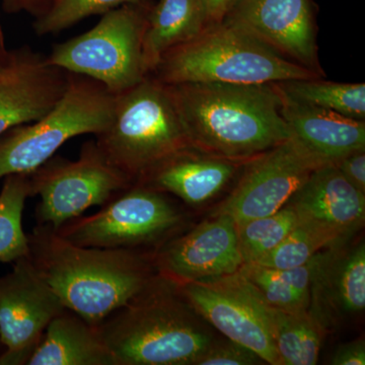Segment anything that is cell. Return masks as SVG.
Instances as JSON below:
<instances>
[{"label":"cell","mask_w":365,"mask_h":365,"mask_svg":"<svg viewBox=\"0 0 365 365\" xmlns=\"http://www.w3.org/2000/svg\"><path fill=\"white\" fill-rule=\"evenodd\" d=\"M192 148L242 162L292 137L276 83L167 85Z\"/></svg>","instance_id":"1"},{"label":"cell","mask_w":365,"mask_h":365,"mask_svg":"<svg viewBox=\"0 0 365 365\" xmlns=\"http://www.w3.org/2000/svg\"><path fill=\"white\" fill-rule=\"evenodd\" d=\"M30 260L63 306L98 326L148 287L155 254L72 244L49 225L28 235Z\"/></svg>","instance_id":"2"},{"label":"cell","mask_w":365,"mask_h":365,"mask_svg":"<svg viewBox=\"0 0 365 365\" xmlns=\"http://www.w3.org/2000/svg\"><path fill=\"white\" fill-rule=\"evenodd\" d=\"M97 327L116 365H197L215 341L177 283L160 273Z\"/></svg>","instance_id":"3"},{"label":"cell","mask_w":365,"mask_h":365,"mask_svg":"<svg viewBox=\"0 0 365 365\" xmlns=\"http://www.w3.org/2000/svg\"><path fill=\"white\" fill-rule=\"evenodd\" d=\"M150 74L165 85H261L322 78L227 20L206 26L193 39L165 53Z\"/></svg>","instance_id":"4"},{"label":"cell","mask_w":365,"mask_h":365,"mask_svg":"<svg viewBox=\"0 0 365 365\" xmlns=\"http://www.w3.org/2000/svg\"><path fill=\"white\" fill-rule=\"evenodd\" d=\"M96 143L132 184H143L163 163L193 150L167 85L151 74L117 95L111 123Z\"/></svg>","instance_id":"5"},{"label":"cell","mask_w":365,"mask_h":365,"mask_svg":"<svg viewBox=\"0 0 365 365\" xmlns=\"http://www.w3.org/2000/svg\"><path fill=\"white\" fill-rule=\"evenodd\" d=\"M116 98L100 81L69 72L68 86L49 112L0 136V179L31 174L73 137L102 133L111 123Z\"/></svg>","instance_id":"6"},{"label":"cell","mask_w":365,"mask_h":365,"mask_svg":"<svg viewBox=\"0 0 365 365\" xmlns=\"http://www.w3.org/2000/svg\"><path fill=\"white\" fill-rule=\"evenodd\" d=\"M150 9L148 1L112 9L88 32L53 46L48 61L100 81L115 95L133 88L148 76L143 42Z\"/></svg>","instance_id":"7"},{"label":"cell","mask_w":365,"mask_h":365,"mask_svg":"<svg viewBox=\"0 0 365 365\" xmlns=\"http://www.w3.org/2000/svg\"><path fill=\"white\" fill-rule=\"evenodd\" d=\"M165 194L146 184H133L95 215L79 216L55 230L81 247L143 252L141 247L158 245L160 250L177 237L185 220Z\"/></svg>","instance_id":"8"},{"label":"cell","mask_w":365,"mask_h":365,"mask_svg":"<svg viewBox=\"0 0 365 365\" xmlns=\"http://www.w3.org/2000/svg\"><path fill=\"white\" fill-rule=\"evenodd\" d=\"M131 185L96 140L86 141L78 160L53 155L31 173V197H40L35 212L37 225L58 230L93 206L102 207Z\"/></svg>","instance_id":"9"},{"label":"cell","mask_w":365,"mask_h":365,"mask_svg":"<svg viewBox=\"0 0 365 365\" xmlns=\"http://www.w3.org/2000/svg\"><path fill=\"white\" fill-rule=\"evenodd\" d=\"M329 165L319 160L294 136L249 160L234 191L218 209L235 225L273 215L314 170Z\"/></svg>","instance_id":"10"},{"label":"cell","mask_w":365,"mask_h":365,"mask_svg":"<svg viewBox=\"0 0 365 365\" xmlns=\"http://www.w3.org/2000/svg\"><path fill=\"white\" fill-rule=\"evenodd\" d=\"M13 264V271L0 277V365H26L66 307L29 257Z\"/></svg>","instance_id":"11"},{"label":"cell","mask_w":365,"mask_h":365,"mask_svg":"<svg viewBox=\"0 0 365 365\" xmlns=\"http://www.w3.org/2000/svg\"><path fill=\"white\" fill-rule=\"evenodd\" d=\"M178 287L203 321L208 322L227 339L246 346L264 362L281 365L272 337L252 304L239 271Z\"/></svg>","instance_id":"12"},{"label":"cell","mask_w":365,"mask_h":365,"mask_svg":"<svg viewBox=\"0 0 365 365\" xmlns=\"http://www.w3.org/2000/svg\"><path fill=\"white\" fill-rule=\"evenodd\" d=\"M155 264L160 275L178 284L237 273L245 261L234 220L217 213L177 235L155 254Z\"/></svg>","instance_id":"13"},{"label":"cell","mask_w":365,"mask_h":365,"mask_svg":"<svg viewBox=\"0 0 365 365\" xmlns=\"http://www.w3.org/2000/svg\"><path fill=\"white\" fill-rule=\"evenodd\" d=\"M223 20L241 26L282 56L323 76L311 0H239Z\"/></svg>","instance_id":"14"},{"label":"cell","mask_w":365,"mask_h":365,"mask_svg":"<svg viewBox=\"0 0 365 365\" xmlns=\"http://www.w3.org/2000/svg\"><path fill=\"white\" fill-rule=\"evenodd\" d=\"M69 72L24 45L11 50L0 71V136L50 111L66 91Z\"/></svg>","instance_id":"15"},{"label":"cell","mask_w":365,"mask_h":365,"mask_svg":"<svg viewBox=\"0 0 365 365\" xmlns=\"http://www.w3.org/2000/svg\"><path fill=\"white\" fill-rule=\"evenodd\" d=\"M365 307L364 242L324 250L309 292V313L329 331Z\"/></svg>","instance_id":"16"},{"label":"cell","mask_w":365,"mask_h":365,"mask_svg":"<svg viewBox=\"0 0 365 365\" xmlns=\"http://www.w3.org/2000/svg\"><path fill=\"white\" fill-rule=\"evenodd\" d=\"M287 205L302 220L332 227L348 239L364 225L365 194L334 165L314 170Z\"/></svg>","instance_id":"17"},{"label":"cell","mask_w":365,"mask_h":365,"mask_svg":"<svg viewBox=\"0 0 365 365\" xmlns=\"http://www.w3.org/2000/svg\"><path fill=\"white\" fill-rule=\"evenodd\" d=\"M280 93L281 114L292 136L322 162L334 165L350 153L365 150L364 121L299 102Z\"/></svg>","instance_id":"18"},{"label":"cell","mask_w":365,"mask_h":365,"mask_svg":"<svg viewBox=\"0 0 365 365\" xmlns=\"http://www.w3.org/2000/svg\"><path fill=\"white\" fill-rule=\"evenodd\" d=\"M237 165L234 160L189 150L163 163L143 184L177 196L189 205H200L227 186Z\"/></svg>","instance_id":"19"},{"label":"cell","mask_w":365,"mask_h":365,"mask_svg":"<svg viewBox=\"0 0 365 365\" xmlns=\"http://www.w3.org/2000/svg\"><path fill=\"white\" fill-rule=\"evenodd\" d=\"M26 365H116L97 326L66 309L52 319Z\"/></svg>","instance_id":"20"},{"label":"cell","mask_w":365,"mask_h":365,"mask_svg":"<svg viewBox=\"0 0 365 365\" xmlns=\"http://www.w3.org/2000/svg\"><path fill=\"white\" fill-rule=\"evenodd\" d=\"M242 278L252 304L272 337L281 365L318 364L325 330L309 311H287L270 306Z\"/></svg>","instance_id":"21"},{"label":"cell","mask_w":365,"mask_h":365,"mask_svg":"<svg viewBox=\"0 0 365 365\" xmlns=\"http://www.w3.org/2000/svg\"><path fill=\"white\" fill-rule=\"evenodd\" d=\"M206 25L198 0H160L151 6L144 32V66L150 74L165 53L193 39Z\"/></svg>","instance_id":"22"},{"label":"cell","mask_w":365,"mask_h":365,"mask_svg":"<svg viewBox=\"0 0 365 365\" xmlns=\"http://www.w3.org/2000/svg\"><path fill=\"white\" fill-rule=\"evenodd\" d=\"M288 97L364 121V83H339L321 78L290 79L275 83Z\"/></svg>","instance_id":"23"},{"label":"cell","mask_w":365,"mask_h":365,"mask_svg":"<svg viewBox=\"0 0 365 365\" xmlns=\"http://www.w3.org/2000/svg\"><path fill=\"white\" fill-rule=\"evenodd\" d=\"M0 192V262L14 263L30 257L28 235L23 228L26 201L31 197L30 174L4 177Z\"/></svg>","instance_id":"24"},{"label":"cell","mask_w":365,"mask_h":365,"mask_svg":"<svg viewBox=\"0 0 365 365\" xmlns=\"http://www.w3.org/2000/svg\"><path fill=\"white\" fill-rule=\"evenodd\" d=\"M347 239L332 227L300 218L287 237L256 263L278 270L297 267L311 260L319 252Z\"/></svg>","instance_id":"25"},{"label":"cell","mask_w":365,"mask_h":365,"mask_svg":"<svg viewBox=\"0 0 365 365\" xmlns=\"http://www.w3.org/2000/svg\"><path fill=\"white\" fill-rule=\"evenodd\" d=\"M300 217L290 206L273 215L235 225L237 242L245 263H256L273 251L292 232Z\"/></svg>","instance_id":"26"},{"label":"cell","mask_w":365,"mask_h":365,"mask_svg":"<svg viewBox=\"0 0 365 365\" xmlns=\"http://www.w3.org/2000/svg\"><path fill=\"white\" fill-rule=\"evenodd\" d=\"M144 1L146 0H54L49 11L34 21L33 29L38 36L52 35L88 16H103L123 4Z\"/></svg>","instance_id":"27"},{"label":"cell","mask_w":365,"mask_h":365,"mask_svg":"<svg viewBox=\"0 0 365 365\" xmlns=\"http://www.w3.org/2000/svg\"><path fill=\"white\" fill-rule=\"evenodd\" d=\"M239 273L270 306L287 311L309 309V297L294 289L277 269L245 263Z\"/></svg>","instance_id":"28"},{"label":"cell","mask_w":365,"mask_h":365,"mask_svg":"<svg viewBox=\"0 0 365 365\" xmlns=\"http://www.w3.org/2000/svg\"><path fill=\"white\" fill-rule=\"evenodd\" d=\"M264 360L246 346L228 339L215 342L206 350L197 365H255Z\"/></svg>","instance_id":"29"},{"label":"cell","mask_w":365,"mask_h":365,"mask_svg":"<svg viewBox=\"0 0 365 365\" xmlns=\"http://www.w3.org/2000/svg\"><path fill=\"white\" fill-rule=\"evenodd\" d=\"M353 186L365 194V150L355 151L334 163Z\"/></svg>","instance_id":"30"},{"label":"cell","mask_w":365,"mask_h":365,"mask_svg":"<svg viewBox=\"0 0 365 365\" xmlns=\"http://www.w3.org/2000/svg\"><path fill=\"white\" fill-rule=\"evenodd\" d=\"M0 2L6 14L26 13L37 20L49 11L54 0H0Z\"/></svg>","instance_id":"31"},{"label":"cell","mask_w":365,"mask_h":365,"mask_svg":"<svg viewBox=\"0 0 365 365\" xmlns=\"http://www.w3.org/2000/svg\"><path fill=\"white\" fill-rule=\"evenodd\" d=\"M331 364L335 365H364V340L357 339L341 345L334 353Z\"/></svg>","instance_id":"32"},{"label":"cell","mask_w":365,"mask_h":365,"mask_svg":"<svg viewBox=\"0 0 365 365\" xmlns=\"http://www.w3.org/2000/svg\"><path fill=\"white\" fill-rule=\"evenodd\" d=\"M237 1L239 0H198L207 26L222 21Z\"/></svg>","instance_id":"33"},{"label":"cell","mask_w":365,"mask_h":365,"mask_svg":"<svg viewBox=\"0 0 365 365\" xmlns=\"http://www.w3.org/2000/svg\"><path fill=\"white\" fill-rule=\"evenodd\" d=\"M9 53H11V50L7 49L4 28H2L1 21H0V71L6 66L9 61Z\"/></svg>","instance_id":"34"},{"label":"cell","mask_w":365,"mask_h":365,"mask_svg":"<svg viewBox=\"0 0 365 365\" xmlns=\"http://www.w3.org/2000/svg\"><path fill=\"white\" fill-rule=\"evenodd\" d=\"M0 344H1V343H0Z\"/></svg>","instance_id":"35"}]
</instances>
